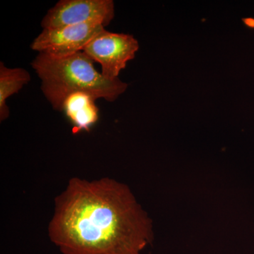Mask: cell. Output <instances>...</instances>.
I'll use <instances>...</instances> for the list:
<instances>
[{"instance_id": "1", "label": "cell", "mask_w": 254, "mask_h": 254, "mask_svg": "<svg viewBox=\"0 0 254 254\" xmlns=\"http://www.w3.org/2000/svg\"><path fill=\"white\" fill-rule=\"evenodd\" d=\"M49 235L64 254H143L153 237L151 220L126 185L78 178L56 200Z\"/></svg>"}, {"instance_id": "2", "label": "cell", "mask_w": 254, "mask_h": 254, "mask_svg": "<svg viewBox=\"0 0 254 254\" xmlns=\"http://www.w3.org/2000/svg\"><path fill=\"white\" fill-rule=\"evenodd\" d=\"M93 62L83 51L62 58L39 53L31 66L41 78L43 94L60 112L64 100L73 93H85L96 100L113 102L126 91L127 83L104 77Z\"/></svg>"}, {"instance_id": "3", "label": "cell", "mask_w": 254, "mask_h": 254, "mask_svg": "<svg viewBox=\"0 0 254 254\" xmlns=\"http://www.w3.org/2000/svg\"><path fill=\"white\" fill-rule=\"evenodd\" d=\"M138 49V42L131 35L105 30L95 36L83 52L101 64V73L104 77L115 80L126 67L127 63L135 58Z\"/></svg>"}, {"instance_id": "4", "label": "cell", "mask_w": 254, "mask_h": 254, "mask_svg": "<svg viewBox=\"0 0 254 254\" xmlns=\"http://www.w3.org/2000/svg\"><path fill=\"white\" fill-rule=\"evenodd\" d=\"M115 17L113 0H61L42 20L43 29L97 23L107 26Z\"/></svg>"}, {"instance_id": "5", "label": "cell", "mask_w": 254, "mask_h": 254, "mask_svg": "<svg viewBox=\"0 0 254 254\" xmlns=\"http://www.w3.org/2000/svg\"><path fill=\"white\" fill-rule=\"evenodd\" d=\"M104 31L105 26L97 23L47 28L36 37L31 48L53 58H66L83 51L95 36Z\"/></svg>"}, {"instance_id": "6", "label": "cell", "mask_w": 254, "mask_h": 254, "mask_svg": "<svg viewBox=\"0 0 254 254\" xmlns=\"http://www.w3.org/2000/svg\"><path fill=\"white\" fill-rule=\"evenodd\" d=\"M91 95L85 93H75L68 95L64 101L61 111L73 127L74 133L89 131L99 119V110Z\"/></svg>"}, {"instance_id": "7", "label": "cell", "mask_w": 254, "mask_h": 254, "mask_svg": "<svg viewBox=\"0 0 254 254\" xmlns=\"http://www.w3.org/2000/svg\"><path fill=\"white\" fill-rule=\"evenodd\" d=\"M29 73L21 68H7L0 63V121L9 118V107L6 100L22 89L31 81Z\"/></svg>"}, {"instance_id": "8", "label": "cell", "mask_w": 254, "mask_h": 254, "mask_svg": "<svg viewBox=\"0 0 254 254\" xmlns=\"http://www.w3.org/2000/svg\"><path fill=\"white\" fill-rule=\"evenodd\" d=\"M245 22L250 27L254 28V19L253 18H247L245 20Z\"/></svg>"}]
</instances>
